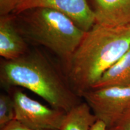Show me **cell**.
Wrapping results in <instances>:
<instances>
[{
    "instance_id": "1",
    "label": "cell",
    "mask_w": 130,
    "mask_h": 130,
    "mask_svg": "<svg viewBox=\"0 0 130 130\" xmlns=\"http://www.w3.org/2000/svg\"><path fill=\"white\" fill-rule=\"evenodd\" d=\"M130 48V25L112 27L95 23L67 62V78L82 98Z\"/></svg>"
},
{
    "instance_id": "2",
    "label": "cell",
    "mask_w": 130,
    "mask_h": 130,
    "mask_svg": "<svg viewBox=\"0 0 130 130\" xmlns=\"http://www.w3.org/2000/svg\"><path fill=\"white\" fill-rule=\"evenodd\" d=\"M0 81L7 90L22 87L43 98L51 107L67 113L81 102L67 77L39 52L26 53L0 66Z\"/></svg>"
},
{
    "instance_id": "3",
    "label": "cell",
    "mask_w": 130,
    "mask_h": 130,
    "mask_svg": "<svg viewBox=\"0 0 130 130\" xmlns=\"http://www.w3.org/2000/svg\"><path fill=\"white\" fill-rule=\"evenodd\" d=\"M30 11L27 21V35L67 62L86 31L68 16L54 10L37 8Z\"/></svg>"
},
{
    "instance_id": "4",
    "label": "cell",
    "mask_w": 130,
    "mask_h": 130,
    "mask_svg": "<svg viewBox=\"0 0 130 130\" xmlns=\"http://www.w3.org/2000/svg\"><path fill=\"white\" fill-rule=\"evenodd\" d=\"M82 98L98 121L104 123L108 129L130 108V86L92 89L84 92Z\"/></svg>"
},
{
    "instance_id": "5",
    "label": "cell",
    "mask_w": 130,
    "mask_h": 130,
    "mask_svg": "<svg viewBox=\"0 0 130 130\" xmlns=\"http://www.w3.org/2000/svg\"><path fill=\"white\" fill-rule=\"evenodd\" d=\"M9 90L14 101L15 120L33 129H60L66 112L42 104L17 87Z\"/></svg>"
},
{
    "instance_id": "6",
    "label": "cell",
    "mask_w": 130,
    "mask_h": 130,
    "mask_svg": "<svg viewBox=\"0 0 130 130\" xmlns=\"http://www.w3.org/2000/svg\"><path fill=\"white\" fill-rule=\"evenodd\" d=\"M37 8L54 10L65 14L84 31L96 23L95 13L87 0H21L14 12L20 13Z\"/></svg>"
},
{
    "instance_id": "7",
    "label": "cell",
    "mask_w": 130,
    "mask_h": 130,
    "mask_svg": "<svg viewBox=\"0 0 130 130\" xmlns=\"http://www.w3.org/2000/svg\"><path fill=\"white\" fill-rule=\"evenodd\" d=\"M96 23L112 27L130 25V0H94Z\"/></svg>"
},
{
    "instance_id": "8",
    "label": "cell",
    "mask_w": 130,
    "mask_h": 130,
    "mask_svg": "<svg viewBox=\"0 0 130 130\" xmlns=\"http://www.w3.org/2000/svg\"><path fill=\"white\" fill-rule=\"evenodd\" d=\"M27 46L9 16L0 19V56L6 60H13L27 53Z\"/></svg>"
},
{
    "instance_id": "9",
    "label": "cell",
    "mask_w": 130,
    "mask_h": 130,
    "mask_svg": "<svg viewBox=\"0 0 130 130\" xmlns=\"http://www.w3.org/2000/svg\"><path fill=\"white\" fill-rule=\"evenodd\" d=\"M130 86V48L104 73L93 89Z\"/></svg>"
},
{
    "instance_id": "10",
    "label": "cell",
    "mask_w": 130,
    "mask_h": 130,
    "mask_svg": "<svg viewBox=\"0 0 130 130\" xmlns=\"http://www.w3.org/2000/svg\"><path fill=\"white\" fill-rule=\"evenodd\" d=\"M97 121L87 102H81L66 113L59 130H91Z\"/></svg>"
},
{
    "instance_id": "11",
    "label": "cell",
    "mask_w": 130,
    "mask_h": 130,
    "mask_svg": "<svg viewBox=\"0 0 130 130\" xmlns=\"http://www.w3.org/2000/svg\"><path fill=\"white\" fill-rule=\"evenodd\" d=\"M15 120V108L11 94L0 95V129Z\"/></svg>"
},
{
    "instance_id": "12",
    "label": "cell",
    "mask_w": 130,
    "mask_h": 130,
    "mask_svg": "<svg viewBox=\"0 0 130 130\" xmlns=\"http://www.w3.org/2000/svg\"><path fill=\"white\" fill-rule=\"evenodd\" d=\"M21 0H0L1 16H7L14 12Z\"/></svg>"
},
{
    "instance_id": "13",
    "label": "cell",
    "mask_w": 130,
    "mask_h": 130,
    "mask_svg": "<svg viewBox=\"0 0 130 130\" xmlns=\"http://www.w3.org/2000/svg\"><path fill=\"white\" fill-rule=\"evenodd\" d=\"M113 127L119 130H130V108L122 115Z\"/></svg>"
},
{
    "instance_id": "14",
    "label": "cell",
    "mask_w": 130,
    "mask_h": 130,
    "mask_svg": "<svg viewBox=\"0 0 130 130\" xmlns=\"http://www.w3.org/2000/svg\"><path fill=\"white\" fill-rule=\"evenodd\" d=\"M0 130H57V129H37L24 125L16 120H14Z\"/></svg>"
},
{
    "instance_id": "15",
    "label": "cell",
    "mask_w": 130,
    "mask_h": 130,
    "mask_svg": "<svg viewBox=\"0 0 130 130\" xmlns=\"http://www.w3.org/2000/svg\"><path fill=\"white\" fill-rule=\"evenodd\" d=\"M107 126L104 122L101 121H97L92 126L91 130H107Z\"/></svg>"
},
{
    "instance_id": "16",
    "label": "cell",
    "mask_w": 130,
    "mask_h": 130,
    "mask_svg": "<svg viewBox=\"0 0 130 130\" xmlns=\"http://www.w3.org/2000/svg\"><path fill=\"white\" fill-rule=\"evenodd\" d=\"M107 130H119V129H117V128H115V127H112V128H108V129Z\"/></svg>"
}]
</instances>
